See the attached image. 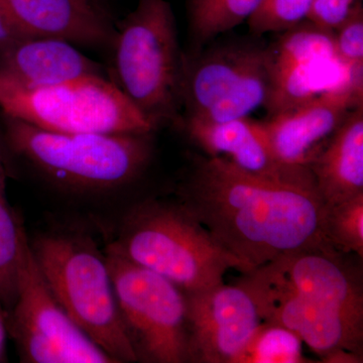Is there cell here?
Returning <instances> with one entry per match:
<instances>
[{"mask_svg":"<svg viewBox=\"0 0 363 363\" xmlns=\"http://www.w3.org/2000/svg\"><path fill=\"white\" fill-rule=\"evenodd\" d=\"M178 196L247 272L297 250H336L316 192L250 175L220 157H196Z\"/></svg>","mask_w":363,"mask_h":363,"instance_id":"6da1fadb","label":"cell"},{"mask_svg":"<svg viewBox=\"0 0 363 363\" xmlns=\"http://www.w3.org/2000/svg\"><path fill=\"white\" fill-rule=\"evenodd\" d=\"M106 250L156 272L186 294L224 283L230 269L247 272L178 201L147 200L131 208Z\"/></svg>","mask_w":363,"mask_h":363,"instance_id":"7a4b0ae2","label":"cell"},{"mask_svg":"<svg viewBox=\"0 0 363 363\" xmlns=\"http://www.w3.org/2000/svg\"><path fill=\"white\" fill-rule=\"evenodd\" d=\"M9 147L58 187L104 193L145 173L154 156L152 133H68L4 116Z\"/></svg>","mask_w":363,"mask_h":363,"instance_id":"3957f363","label":"cell"},{"mask_svg":"<svg viewBox=\"0 0 363 363\" xmlns=\"http://www.w3.org/2000/svg\"><path fill=\"white\" fill-rule=\"evenodd\" d=\"M111 80L160 128L180 123L184 52L175 14L166 0H138L116 26Z\"/></svg>","mask_w":363,"mask_h":363,"instance_id":"277c9868","label":"cell"},{"mask_svg":"<svg viewBox=\"0 0 363 363\" xmlns=\"http://www.w3.org/2000/svg\"><path fill=\"white\" fill-rule=\"evenodd\" d=\"M45 284L79 328L113 360L136 362L124 330L106 255L78 233H45L30 241Z\"/></svg>","mask_w":363,"mask_h":363,"instance_id":"5b68a950","label":"cell"},{"mask_svg":"<svg viewBox=\"0 0 363 363\" xmlns=\"http://www.w3.org/2000/svg\"><path fill=\"white\" fill-rule=\"evenodd\" d=\"M271 45L260 38L224 40L184 54L182 116L221 123L264 107L271 91Z\"/></svg>","mask_w":363,"mask_h":363,"instance_id":"8992f818","label":"cell"},{"mask_svg":"<svg viewBox=\"0 0 363 363\" xmlns=\"http://www.w3.org/2000/svg\"><path fill=\"white\" fill-rule=\"evenodd\" d=\"M0 109L43 130L68 133H149L157 128L104 76L25 88L0 77Z\"/></svg>","mask_w":363,"mask_h":363,"instance_id":"52a82bcc","label":"cell"},{"mask_svg":"<svg viewBox=\"0 0 363 363\" xmlns=\"http://www.w3.org/2000/svg\"><path fill=\"white\" fill-rule=\"evenodd\" d=\"M117 307L138 362L189 363L186 294L169 279L105 250Z\"/></svg>","mask_w":363,"mask_h":363,"instance_id":"ba28073f","label":"cell"},{"mask_svg":"<svg viewBox=\"0 0 363 363\" xmlns=\"http://www.w3.org/2000/svg\"><path fill=\"white\" fill-rule=\"evenodd\" d=\"M7 329L23 362L113 363L52 295L33 259L26 233L21 242L18 292Z\"/></svg>","mask_w":363,"mask_h":363,"instance_id":"9c48e42d","label":"cell"},{"mask_svg":"<svg viewBox=\"0 0 363 363\" xmlns=\"http://www.w3.org/2000/svg\"><path fill=\"white\" fill-rule=\"evenodd\" d=\"M238 284L252 296L262 321L295 332L321 359L338 350L362 355L363 322L298 295L255 271L242 274Z\"/></svg>","mask_w":363,"mask_h":363,"instance_id":"30bf717a","label":"cell"},{"mask_svg":"<svg viewBox=\"0 0 363 363\" xmlns=\"http://www.w3.org/2000/svg\"><path fill=\"white\" fill-rule=\"evenodd\" d=\"M186 302L191 363L235 362L262 322L252 296L238 283L187 293Z\"/></svg>","mask_w":363,"mask_h":363,"instance_id":"8fae6325","label":"cell"},{"mask_svg":"<svg viewBox=\"0 0 363 363\" xmlns=\"http://www.w3.org/2000/svg\"><path fill=\"white\" fill-rule=\"evenodd\" d=\"M362 104L363 86L350 80L292 109L267 116L262 123L281 162L309 169L348 114Z\"/></svg>","mask_w":363,"mask_h":363,"instance_id":"7c38bea8","label":"cell"},{"mask_svg":"<svg viewBox=\"0 0 363 363\" xmlns=\"http://www.w3.org/2000/svg\"><path fill=\"white\" fill-rule=\"evenodd\" d=\"M179 124L208 157L225 160L250 175L317 193L310 169L289 166L277 157L262 121L248 116L221 123L183 119Z\"/></svg>","mask_w":363,"mask_h":363,"instance_id":"4fadbf2b","label":"cell"},{"mask_svg":"<svg viewBox=\"0 0 363 363\" xmlns=\"http://www.w3.org/2000/svg\"><path fill=\"white\" fill-rule=\"evenodd\" d=\"M14 35L52 37L88 48L111 47L116 32L106 0H0Z\"/></svg>","mask_w":363,"mask_h":363,"instance_id":"5bb4252c","label":"cell"},{"mask_svg":"<svg viewBox=\"0 0 363 363\" xmlns=\"http://www.w3.org/2000/svg\"><path fill=\"white\" fill-rule=\"evenodd\" d=\"M339 253L323 248L300 250L253 271L298 295L363 322L362 285Z\"/></svg>","mask_w":363,"mask_h":363,"instance_id":"9a60e30c","label":"cell"},{"mask_svg":"<svg viewBox=\"0 0 363 363\" xmlns=\"http://www.w3.org/2000/svg\"><path fill=\"white\" fill-rule=\"evenodd\" d=\"M91 76L104 67L68 40L16 35L0 51V77L25 88L45 87Z\"/></svg>","mask_w":363,"mask_h":363,"instance_id":"2e32d148","label":"cell"},{"mask_svg":"<svg viewBox=\"0 0 363 363\" xmlns=\"http://www.w3.org/2000/svg\"><path fill=\"white\" fill-rule=\"evenodd\" d=\"M309 169L326 207L363 193V104L348 114Z\"/></svg>","mask_w":363,"mask_h":363,"instance_id":"e0dca14e","label":"cell"},{"mask_svg":"<svg viewBox=\"0 0 363 363\" xmlns=\"http://www.w3.org/2000/svg\"><path fill=\"white\" fill-rule=\"evenodd\" d=\"M348 80L350 72L337 58L310 60L272 69L271 91L264 108L267 116H274Z\"/></svg>","mask_w":363,"mask_h":363,"instance_id":"ac0fdd59","label":"cell"},{"mask_svg":"<svg viewBox=\"0 0 363 363\" xmlns=\"http://www.w3.org/2000/svg\"><path fill=\"white\" fill-rule=\"evenodd\" d=\"M262 0H187L189 30L195 49L247 21Z\"/></svg>","mask_w":363,"mask_h":363,"instance_id":"d6986e66","label":"cell"},{"mask_svg":"<svg viewBox=\"0 0 363 363\" xmlns=\"http://www.w3.org/2000/svg\"><path fill=\"white\" fill-rule=\"evenodd\" d=\"M26 233L7 201L6 164L0 152V297L7 313L16 302L21 242Z\"/></svg>","mask_w":363,"mask_h":363,"instance_id":"ffe728a7","label":"cell"},{"mask_svg":"<svg viewBox=\"0 0 363 363\" xmlns=\"http://www.w3.org/2000/svg\"><path fill=\"white\" fill-rule=\"evenodd\" d=\"M310 362L303 351V341L281 325L262 321L234 363Z\"/></svg>","mask_w":363,"mask_h":363,"instance_id":"44dd1931","label":"cell"},{"mask_svg":"<svg viewBox=\"0 0 363 363\" xmlns=\"http://www.w3.org/2000/svg\"><path fill=\"white\" fill-rule=\"evenodd\" d=\"M271 48L272 69L310 60L336 58L334 32L308 21L284 32Z\"/></svg>","mask_w":363,"mask_h":363,"instance_id":"7402d4cb","label":"cell"},{"mask_svg":"<svg viewBox=\"0 0 363 363\" xmlns=\"http://www.w3.org/2000/svg\"><path fill=\"white\" fill-rule=\"evenodd\" d=\"M324 233L338 252L363 257V193L325 206Z\"/></svg>","mask_w":363,"mask_h":363,"instance_id":"603a6c76","label":"cell"},{"mask_svg":"<svg viewBox=\"0 0 363 363\" xmlns=\"http://www.w3.org/2000/svg\"><path fill=\"white\" fill-rule=\"evenodd\" d=\"M313 0H262L248 18L250 35L262 38L267 33H284L306 21Z\"/></svg>","mask_w":363,"mask_h":363,"instance_id":"cb8c5ba5","label":"cell"},{"mask_svg":"<svg viewBox=\"0 0 363 363\" xmlns=\"http://www.w3.org/2000/svg\"><path fill=\"white\" fill-rule=\"evenodd\" d=\"M336 58L350 72L354 84L363 86V6L358 1L350 16L334 30Z\"/></svg>","mask_w":363,"mask_h":363,"instance_id":"d4e9b609","label":"cell"},{"mask_svg":"<svg viewBox=\"0 0 363 363\" xmlns=\"http://www.w3.org/2000/svg\"><path fill=\"white\" fill-rule=\"evenodd\" d=\"M360 0H313L306 21L334 32L347 18Z\"/></svg>","mask_w":363,"mask_h":363,"instance_id":"484cf974","label":"cell"},{"mask_svg":"<svg viewBox=\"0 0 363 363\" xmlns=\"http://www.w3.org/2000/svg\"><path fill=\"white\" fill-rule=\"evenodd\" d=\"M7 319H9V313L0 297V362H4V353H6V334L9 333Z\"/></svg>","mask_w":363,"mask_h":363,"instance_id":"4316f807","label":"cell"},{"mask_svg":"<svg viewBox=\"0 0 363 363\" xmlns=\"http://www.w3.org/2000/svg\"><path fill=\"white\" fill-rule=\"evenodd\" d=\"M16 37L7 25L6 20H4V16H2L1 11H0V51L4 49L9 40Z\"/></svg>","mask_w":363,"mask_h":363,"instance_id":"83f0119b","label":"cell"}]
</instances>
